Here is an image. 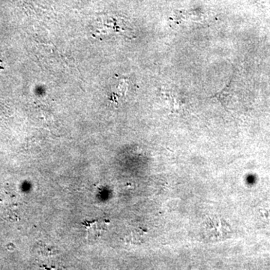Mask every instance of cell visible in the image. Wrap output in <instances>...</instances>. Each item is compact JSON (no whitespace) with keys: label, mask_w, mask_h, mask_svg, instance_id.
Segmentation results:
<instances>
[{"label":"cell","mask_w":270,"mask_h":270,"mask_svg":"<svg viewBox=\"0 0 270 270\" xmlns=\"http://www.w3.org/2000/svg\"><path fill=\"white\" fill-rule=\"evenodd\" d=\"M106 224H103L102 221H94V222L89 223L88 225V234L90 238L95 237V236H99L102 234V231L105 230L104 227Z\"/></svg>","instance_id":"cell-1"}]
</instances>
